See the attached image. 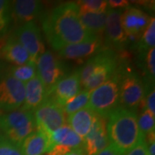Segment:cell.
I'll use <instances>...</instances> for the list:
<instances>
[{
    "mask_svg": "<svg viewBox=\"0 0 155 155\" xmlns=\"http://www.w3.org/2000/svg\"><path fill=\"white\" fill-rule=\"evenodd\" d=\"M41 26L48 43L55 51L97 36L82 25L76 2H67L55 7L43 17Z\"/></svg>",
    "mask_w": 155,
    "mask_h": 155,
    "instance_id": "cell-1",
    "label": "cell"
},
{
    "mask_svg": "<svg viewBox=\"0 0 155 155\" xmlns=\"http://www.w3.org/2000/svg\"><path fill=\"white\" fill-rule=\"evenodd\" d=\"M106 130L110 144L122 155L145 139L140 131L136 113L123 107H117L107 117Z\"/></svg>",
    "mask_w": 155,
    "mask_h": 155,
    "instance_id": "cell-2",
    "label": "cell"
},
{
    "mask_svg": "<svg viewBox=\"0 0 155 155\" xmlns=\"http://www.w3.org/2000/svg\"><path fill=\"white\" fill-rule=\"evenodd\" d=\"M117 56L110 49H104L86 61L80 69V83L84 90L93 91L109 80L116 72Z\"/></svg>",
    "mask_w": 155,
    "mask_h": 155,
    "instance_id": "cell-3",
    "label": "cell"
},
{
    "mask_svg": "<svg viewBox=\"0 0 155 155\" xmlns=\"http://www.w3.org/2000/svg\"><path fill=\"white\" fill-rule=\"evenodd\" d=\"M36 130L33 111L22 110L0 116V132L8 140L21 147L25 139Z\"/></svg>",
    "mask_w": 155,
    "mask_h": 155,
    "instance_id": "cell-4",
    "label": "cell"
},
{
    "mask_svg": "<svg viewBox=\"0 0 155 155\" xmlns=\"http://www.w3.org/2000/svg\"><path fill=\"white\" fill-rule=\"evenodd\" d=\"M120 82L121 73L116 72L109 80L91 91L87 108L107 118L120 104Z\"/></svg>",
    "mask_w": 155,
    "mask_h": 155,
    "instance_id": "cell-5",
    "label": "cell"
},
{
    "mask_svg": "<svg viewBox=\"0 0 155 155\" xmlns=\"http://www.w3.org/2000/svg\"><path fill=\"white\" fill-rule=\"evenodd\" d=\"M37 76L44 85L48 97L57 83L66 75V68L61 58L50 52L45 51L35 62Z\"/></svg>",
    "mask_w": 155,
    "mask_h": 155,
    "instance_id": "cell-6",
    "label": "cell"
},
{
    "mask_svg": "<svg viewBox=\"0 0 155 155\" xmlns=\"http://www.w3.org/2000/svg\"><path fill=\"white\" fill-rule=\"evenodd\" d=\"M34 116L36 130L44 133L48 137L57 128L65 125L67 121L64 108L49 97L34 110Z\"/></svg>",
    "mask_w": 155,
    "mask_h": 155,
    "instance_id": "cell-7",
    "label": "cell"
},
{
    "mask_svg": "<svg viewBox=\"0 0 155 155\" xmlns=\"http://www.w3.org/2000/svg\"><path fill=\"white\" fill-rule=\"evenodd\" d=\"M25 97V85L13 78L9 72L0 73V110L6 112L17 110L22 107Z\"/></svg>",
    "mask_w": 155,
    "mask_h": 155,
    "instance_id": "cell-8",
    "label": "cell"
},
{
    "mask_svg": "<svg viewBox=\"0 0 155 155\" xmlns=\"http://www.w3.org/2000/svg\"><path fill=\"white\" fill-rule=\"evenodd\" d=\"M146 92V84L137 73L133 72L121 74L120 104L123 108L136 113L140 107Z\"/></svg>",
    "mask_w": 155,
    "mask_h": 155,
    "instance_id": "cell-9",
    "label": "cell"
},
{
    "mask_svg": "<svg viewBox=\"0 0 155 155\" xmlns=\"http://www.w3.org/2000/svg\"><path fill=\"white\" fill-rule=\"evenodd\" d=\"M14 35L28 52L29 61L34 63L46 51L41 40V30L35 22H26L21 25Z\"/></svg>",
    "mask_w": 155,
    "mask_h": 155,
    "instance_id": "cell-10",
    "label": "cell"
},
{
    "mask_svg": "<svg viewBox=\"0 0 155 155\" xmlns=\"http://www.w3.org/2000/svg\"><path fill=\"white\" fill-rule=\"evenodd\" d=\"M104 49H105L104 45V38L94 36L88 41L63 48L58 51V55L61 59L64 58L82 63L90 60Z\"/></svg>",
    "mask_w": 155,
    "mask_h": 155,
    "instance_id": "cell-11",
    "label": "cell"
},
{
    "mask_svg": "<svg viewBox=\"0 0 155 155\" xmlns=\"http://www.w3.org/2000/svg\"><path fill=\"white\" fill-rule=\"evenodd\" d=\"M150 18L144 11L137 8H127L123 10L121 16L123 30L127 40H138L148 25Z\"/></svg>",
    "mask_w": 155,
    "mask_h": 155,
    "instance_id": "cell-12",
    "label": "cell"
},
{
    "mask_svg": "<svg viewBox=\"0 0 155 155\" xmlns=\"http://www.w3.org/2000/svg\"><path fill=\"white\" fill-rule=\"evenodd\" d=\"M107 118L97 115L91 131L84 139L85 155H97L110 145L106 130Z\"/></svg>",
    "mask_w": 155,
    "mask_h": 155,
    "instance_id": "cell-13",
    "label": "cell"
},
{
    "mask_svg": "<svg viewBox=\"0 0 155 155\" xmlns=\"http://www.w3.org/2000/svg\"><path fill=\"white\" fill-rule=\"evenodd\" d=\"M80 91V70H77L60 80L55 85L49 97L59 105L64 108L67 102L72 99L73 97H75Z\"/></svg>",
    "mask_w": 155,
    "mask_h": 155,
    "instance_id": "cell-14",
    "label": "cell"
},
{
    "mask_svg": "<svg viewBox=\"0 0 155 155\" xmlns=\"http://www.w3.org/2000/svg\"><path fill=\"white\" fill-rule=\"evenodd\" d=\"M0 58L12 64L21 66L29 61V55L14 34L0 38Z\"/></svg>",
    "mask_w": 155,
    "mask_h": 155,
    "instance_id": "cell-15",
    "label": "cell"
},
{
    "mask_svg": "<svg viewBox=\"0 0 155 155\" xmlns=\"http://www.w3.org/2000/svg\"><path fill=\"white\" fill-rule=\"evenodd\" d=\"M122 11L123 10H107L104 34L108 43L116 48H123L128 41L121 22Z\"/></svg>",
    "mask_w": 155,
    "mask_h": 155,
    "instance_id": "cell-16",
    "label": "cell"
},
{
    "mask_svg": "<svg viewBox=\"0 0 155 155\" xmlns=\"http://www.w3.org/2000/svg\"><path fill=\"white\" fill-rule=\"evenodd\" d=\"M43 11V4L38 0H17L11 3V19L16 23L34 22Z\"/></svg>",
    "mask_w": 155,
    "mask_h": 155,
    "instance_id": "cell-17",
    "label": "cell"
},
{
    "mask_svg": "<svg viewBox=\"0 0 155 155\" xmlns=\"http://www.w3.org/2000/svg\"><path fill=\"white\" fill-rule=\"evenodd\" d=\"M25 97L24 102L20 110L24 111H33L37 109L48 98L44 85L36 75L24 84Z\"/></svg>",
    "mask_w": 155,
    "mask_h": 155,
    "instance_id": "cell-18",
    "label": "cell"
},
{
    "mask_svg": "<svg viewBox=\"0 0 155 155\" xmlns=\"http://www.w3.org/2000/svg\"><path fill=\"white\" fill-rule=\"evenodd\" d=\"M97 116V114L86 107L68 116L67 122L72 130L84 140L91 131Z\"/></svg>",
    "mask_w": 155,
    "mask_h": 155,
    "instance_id": "cell-19",
    "label": "cell"
},
{
    "mask_svg": "<svg viewBox=\"0 0 155 155\" xmlns=\"http://www.w3.org/2000/svg\"><path fill=\"white\" fill-rule=\"evenodd\" d=\"M50 149L55 145H61L70 149H76L84 146V140L78 135L68 124L57 128L49 135Z\"/></svg>",
    "mask_w": 155,
    "mask_h": 155,
    "instance_id": "cell-20",
    "label": "cell"
},
{
    "mask_svg": "<svg viewBox=\"0 0 155 155\" xmlns=\"http://www.w3.org/2000/svg\"><path fill=\"white\" fill-rule=\"evenodd\" d=\"M49 137L44 133L35 130L25 139L20 148L22 155H43L50 150Z\"/></svg>",
    "mask_w": 155,
    "mask_h": 155,
    "instance_id": "cell-21",
    "label": "cell"
},
{
    "mask_svg": "<svg viewBox=\"0 0 155 155\" xmlns=\"http://www.w3.org/2000/svg\"><path fill=\"white\" fill-rule=\"evenodd\" d=\"M78 17L82 25L86 30L100 38L104 37V35L105 33L107 11L97 14L78 11Z\"/></svg>",
    "mask_w": 155,
    "mask_h": 155,
    "instance_id": "cell-22",
    "label": "cell"
},
{
    "mask_svg": "<svg viewBox=\"0 0 155 155\" xmlns=\"http://www.w3.org/2000/svg\"><path fill=\"white\" fill-rule=\"evenodd\" d=\"M7 71L12 77L24 84L37 75L36 65L32 61H28L21 66L9 67Z\"/></svg>",
    "mask_w": 155,
    "mask_h": 155,
    "instance_id": "cell-23",
    "label": "cell"
},
{
    "mask_svg": "<svg viewBox=\"0 0 155 155\" xmlns=\"http://www.w3.org/2000/svg\"><path fill=\"white\" fill-rule=\"evenodd\" d=\"M90 95H91L90 91H87V90L80 91L75 97H73L72 99L69 100L67 104L64 106V111L66 115L70 116L84 108H86L88 105Z\"/></svg>",
    "mask_w": 155,
    "mask_h": 155,
    "instance_id": "cell-24",
    "label": "cell"
},
{
    "mask_svg": "<svg viewBox=\"0 0 155 155\" xmlns=\"http://www.w3.org/2000/svg\"><path fill=\"white\" fill-rule=\"evenodd\" d=\"M155 46V19L153 17L140 38L139 48L142 52L148 51Z\"/></svg>",
    "mask_w": 155,
    "mask_h": 155,
    "instance_id": "cell-25",
    "label": "cell"
},
{
    "mask_svg": "<svg viewBox=\"0 0 155 155\" xmlns=\"http://www.w3.org/2000/svg\"><path fill=\"white\" fill-rule=\"evenodd\" d=\"M79 12L103 13L107 11V1L103 0H82L76 2Z\"/></svg>",
    "mask_w": 155,
    "mask_h": 155,
    "instance_id": "cell-26",
    "label": "cell"
},
{
    "mask_svg": "<svg viewBox=\"0 0 155 155\" xmlns=\"http://www.w3.org/2000/svg\"><path fill=\"white\" fill-rule=\"evenodd\" d=\"M137 122L140 131L144 136L155 130V116L147 110H142L137 117Z\"/></svg>",
    "mask_w": 155,
    "mask_h": 155,
    "instance_id": "cell-27",
    "label": "cell"
},
{
    "mask_svg": "<svg viewBox=\"0 0 155 155\" xmlns=\"http://www.w3.org/2000/svg\"><path fill=\"white\" fill-rule=\"evenodd\" d=\"M11 21V4L10 1L0 0V35H5Z\"/></svg>",
    "mask_w": 155,
    "mask_h": 155,
    "instance_id": "cell-28",
    "label": "cell"
},
{
    "mask_svg": "<svg viewBox=\"0 0 155 155\" xmlns=\"http://www.w3.org/2000/svg\"><path fill=\"white\" fill-rule=\"evenodd\" d=\"M140 108L142 110H148L151 114L155 116V91L153 82H150L148 86L146 87V92Z\"/></svg>",
    "mask_w": 155,
    "mask_h": 155,
    "instance_id": "cell-29",
    "label": "cell"
},
{
    "mask_svg": "<svg viewBox=\"0 0 155 155\" xmlns=\"http://www.w3.org/2000/svg\"><path fill=\"white\" fill-rule=\"evenodd\" d=\"M0 155H22L21 148L2 134L0 136Z\"/></svg>",
    "mask_w": 155,
    "mask_h": 155,
    "instance_id": "cell-30",
    "label": "cell"
},
{
    "mask_svg": "<svg viewBox=\"0 0 155 155\" xmlns=\"http://www.w3.org/2000/svg\"><path fill=\"white\" fill-rule=\"evenodd\" d=\"M146 67L147 70L148 77L151 82L154 83L155 75V49L154 48H150L147 51L146 57Z\"/></svg>",
    "mask_w": 155,
    "mask_h": 155,
    "instance_id": "cell-31",
    "label": "cell"
},
{
    "mask_svg": "<svg viewBox=\"0 0 155 155\" xmlns=\"http://www.w3.org/2000/svg\"><path fill=\"white\" fill-rule=\"evenodd\" d=\"M125 155H147V144L145 139L126 153Z\"/></svg>",
    "mask_w": 155,
    "mask_h": 155,
    "instance_id": "cell-32",
    "label": "cell"
},
{
    "mask_svg": "<svg viewBox=\"0 0 155 155\" xmlns=\"http://www.w3.org/2000/svg\"><path fill=\"white\" fill-rule=\"evenodd\" d=\"M107 5L110 7V9L123 10V9H127L129 6V2L127 0H110L107 1Z\"/></svg>",
    "mask_w": 155,
    "mask_h": 155,
    "instance_id": "cell-33",
    "label": "cell"
},
{
    "mask_svg": "<svg viewBox=\"0 0 155 155\" xmlns=\"http://www.w3.org/2000/svg\"><path fill=\"white\" fill-rule=\"evenodd\" d=\"M97 155H122L113 145L110 144Z\"/></svg>",
    "mask_w": 155,
    "mask_h": 155,
    "instance_id": "cell-34",
    "label": "cell"
},
{
    "mask_svg": "<svg viewBox=\"0 0 155 155\" xmlns=\"http://www.w3.org/2000/svg\"><path fill=\"white\" fill-rule=\"evenodd\" d=\"M66 155H85V153H84V147H79V148L73 149L72 151H71L70 153H68Z\"/></svg>",
    "mask_w": 155,
    "mask_h": 155,
    "instance_id": "cell-35",
    "label": "cell"
},
{
    "mask_svg": "<svg viewBox=\"0 0 155 155\" xmlns=\"http://www.w3.org/2000/svg\"><path fill=\"white\" fill-rule=\"evenodd\" d=\"M1 135H2V134H1V132H0V136H1Z\"/></svg>",
    "mask_w": 155,
    "mask_h": 155,
    "instance_id": "cell-36",
    "label": "cell"
}]
</instances>
